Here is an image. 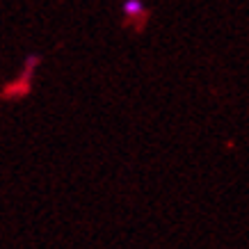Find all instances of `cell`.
<instances>
[{
	"label": "cell",
	"instance_id": "obj_1",
	"mask_svg": "<svg viewBox=\"0 0 249 249\" xmlns=\"http://www.w3.org/2000/svg\"><path fill=\"white\" fill-rule=\"evenodd\" d=\"M124 14L128 16V18L144 16V2L142 0H124Z\"/></svg>",
	"mask_w": 249,
	"mask_h": 249
}]
</instances>
